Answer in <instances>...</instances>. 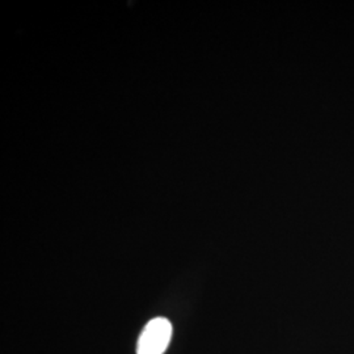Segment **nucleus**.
<instances>
[{
  "mask_svg": "<svg viewBox=\"0 0 354 354\" xmlns=\"http://www.w3.org/2000/svg\"><path fill=\"white\" fill-rule=\"evenodd\" d=\"M171 337V322L165 317H155L140 332L137 344V354H165Z\"/></svg>",
  "mask_w": 354,
  "mask_h": 354,
  "instance_id": "obj_1",
  "label": "nucleus"
}]
</instances>
